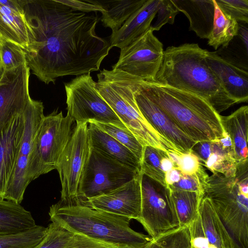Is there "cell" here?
<instances>
[{
	"mask_svg": "<svg viewBox=\"0 0 248 248\" xmlns=\"http://www.w3.org/2000/svg\"><path fill=\"white\" fill-rule=\"evenodd\" d=\"M181 175L180 171L174 168L166 172L165 174L166 186H170L178 182L180 179Z\"/></svg>",
	"mask_w": 248,
	"mask_h": 248,
	"instance_id": "7bdbcfd3",
	"label": "cell"
},
{
	"mask_svg": "<svg viewBox=\"0 0 248 248\" xmlns=\"http://www.w3.org/2000/svg\"><path fill=\"white\" fill-rule=\"evenodd\" d=\"M179 12L171 0H159L157 11V19L150 28L153 31H158L167 23L173 24Z\"/></svg>",
	"mask_w": 248,
	"mask_h": 248,
	"instance_id": "74e56055",
	"label": "cell"
},
{
	"mask_svg": "<svg viewBox=\"0 0 248 248\" xmlns=\"http://www.w3.org/2000/svg\"><path fill=\"white\" fill-rule=\"evenodd\" d=\"M64 248H116L104 243L78 234Z\"/></svg>",
	"mask_w": 248,
	"mask_h": 248,
	"instance_id": "ab89813d",
	"label": "cell"
},
{
	"mask_svg": "<svg viewBox=\"0 0 248 248\" xmlns=\"http://www.w3.org/2000/svg\"><path fill=\"white\" fill-rule=\"evenodd\" d=\"M139 82L134 95L136 105L142 116L176 151L181 154L191 152L196 142L183 132L158 106L138 90Z\"/></svg>",
	"mask_w": 248,
	"mask_h": 248,
	"instance_id": "2e32d148",
	"label": "cell"
},
{
	"mask_svg": "<svg viewBox=\"0 0 248 248\" xmlns=\"http://www.w3.org/2000/svg\"><path fill=\"white\" fill-rule=\"evenodd\" d=\"M47 227L37 225L28 231L0 235V248H36L42 241Z\"/></svg>",
	"mask_w": 248,
	"mask_h": 248,
	"instance_id": "f1b7e54d",
	"label": "cell"
},
{
	"mask_svg": "<svg viewBox=\"0 0 248 248\" xmlns=\"http://www.w3.org/2000/svg\"><path fill=\"white\" fill-rule=\"evenodd\" d=\"M160 165L161 169L165 173L174 168L173 163L168 156H165L162 158Z\"/></svg>",
	"mask_w": 248,
	"mask_h": 248,
	"instance_id": "7dc6e473",
	"label": "cell"
},
{
	"mask_svg": "<svg viewBox=\"0 0 248 248\" xmlns=\"http://www.w3.org/2000/svg\"><path fill=\"white\" fill-rule=\"evenodd\" d=\"M168 157L173 163L174 168L178 169L181 162V155L174 150H170L167 152Z\"/></svg>",
	"mask_w": 248,
	"mask_h": 248,
	"instance_id": "f6af8a7d",
	"label": "cell"
},
{
	"mask_svg": "<svg viewBox=\"0 0 248 248\" xmlns=\"http://www.w3.org/2000/svg\"><path fill=\"white\" fill-rule=\"evenodd\" d=\"M97 77L95 90L143 146H150L166 152L176 151L151 126L138 108L134 93L141 79L115 69H104Z\"/></svg>",
	"mask_w": 248,
	"mask_h": 248,
	"instance_id": "5b68a950",
	"label": "cell"
},
{
	"mask_svg": "<svg viewBox=\"0 0 248 248\" xmlns=\"http://www.w3.org/2000/svg\"><path fill=\"white\" fill-rule=\"evenodd\" d=\"M206 51L194 43L167 47L155 82L195 94L219 114L236 103L208 65Z\"/></svg>",
	"mask_w": 248,
	"mask_h": 248,
	"instance_id": "7a4b0ae2",
	"label": "cell"
},
{
	"mask_svg": "<svg viewBox=\"0 0 248 248\" xmlns=\"http://www.w3.org/2000/svg\"><path fill=\"white\" fill-rule=\"evenodd\" d=\"M47 228L45 237L36 248H64L75 235L55 222H51Z\"/></svg>",
	"mask_w": 248,
	"mask_h": 248,
	"instance_id": "e575fe53",
	"label": "cell"
},
{
	"mask_svg": "<svg viewBox=\"0 0 248 248\" xmlns=\"http://www.w3.org/2000/svg\"><path fill=\"white\" fill-rule=\"evenodd\" d=\"M237 163L234 158L222 149L217 140L212 141V153L202 165L213 173L226 177L235 176Z\"/></svg>",
	"mask_w": 248,
	"mask_h": 248,
	"instance_id": "4dcf8cb0",
	"label": "cell"
},
{
	"mask_svg": "<svg viewBox=\"0 0 248 248\" xmlns=\"http://www.w3.org/2000/svg\"><path fill=\"white\" fill-rule=\"evenodd\" d=\"M215 15L213 29L208 39V44L215 50L219 46L227 47L230 41L237 35L238 23L223 12L213 0Z\"/></svg>",
	"mask_w": 248,
	"mask_h": 248,
	"instance_id": "4316f807",
	"label": "cell"
},
{
	"mask_svg": "<svg viewBox=\"0 0 248 248\" xmlns=\"http://www.w3.org/2000/svg\"><path fill=\"white\" fill-rule=\"evenodd\" d=\"M41 101L31 99L23 114L24 129L16 164L8 181L4 200L20 204L26 188L31 182L28 166L37 132L45 117Z\"/></svg>",
	"mask_w": 248,
	"mask_h": 248,
	"instance_id": "7c38bea8",
	"label": "cell"
},
{
	"mask_svg": "<svg viewBox=\"0 0 248 248\" xmlns=\"http://www.w3.org/2000/svg\"><path fill=\"white\" fill-rule=\"evenodd\" d=\"M179 12L189 21L190 31L202 39H208L213 27L215 5L213 0H171Z\"/></svg>",
	"mask_w": 248,
	"mask_h": 248,
	"instance_id": "7402d4cb",
	"label": "cell"
},
{
	"mask_svg": "<svg viewBox=\"0 0 248 248\" xmlns=\"http://www.w3.org/2000/svg\"><path fill=\"white\" fill-rule=\"evenodd\" d=\"M89 123H93L128 148L140 161L144 146L129 129L122 128L111 124L95 122Z\"/></svg>",
	"mask_w": 248,
	"mask_h": 248,
	"instance_id": "d6a6232c",
	"label": "cell"
},
{
	"mask_svg": "<svg viewBox=\"0 0 248 248\" xmlns=\"http://www.w3.org/2000/svg\"><path fill=\"white\" fill-rule=\"evenodd\" d=\"M0 38H1V37L0 36V39H1Z\"/></svg>",
	"mask_w": 248,
	"mask_h": 248,
	"instance_id": "681fc988",
	"label": "cell"
},
{
	"mask_svg": "<svg viewBox=\"0 0 248 248\" xmlns=\"http://www.w3.org/2000/svg\"><path fill=\"white\" fill-rule=\"evenodd\" d=\"M28 33L24 48L33 74L48 84L59 77L98 71L111 47L99 37L98 17L57 0H19Z\"/></svg>",
	"mask_w": 248,
	"mask_h": 248,
	"instance_id": "6da1fadb",
	"label": "cell"
},
{
	"mask_svg": "<svg viewBox=\"0 0 248 248\" xmlns=\"http://www.w3.org/2000/svg\"><path fill=\"white\" fill-rule=\"evenodd\" d=\"M95 84L90 73L77 76L64 84L67 115L76 123L95 122L128 129L96 91Z\"/></svg>",
	"mask_w": 248,
	"mask_h": 248,
	"instance_id": "ba28073f",
	"label": "cell"
},
{
	"mask_svg": "<svg viewBox=\"0 0 248 248\" xmlns=\"http://www.w3.org/2000/svg\"><path fill=\"white\" fill-rule=\"evenodd\" d=\"M223 12L237 22L248 23V0H215Z\"/></svg>",
	"mask_w": 248,
	"mask_h": 248,
	"instance_id": "8d00e7d4",
	"label": "cell"
},
{
	"mask_svg": "<svg viewBox=\"0 0 248 248\" xmlns=\"http://www.w3.org/2000/svg\"><path fill=\"white\" fill-rule=\"evenodd\" d=\"M141 209L137 220L151 238L179 226L169 189L141 173Z\"/></svg>",
	"mask_w": 248,
	"mask_h": 248,
	"instance_id": "30bf717a",
	"label": "cell"
},
{
	"mask_svg": "<svg viewBox=\"0 0 248 248\" xmlns=\"http://www.w3.org/2000/svg\"><path fill=\"white\" fill-rule=\"evenodd\" d=\"M0 3L16 12L24 14L19 0H0Z\"/></svg>",
	"mask_w": 248,
	"mask_h": 248,
	"instance_id": "ee69618b",
	"label": "cell"
},
{
	"mask_svg": "<svg viewBox=\"0 0 248 248\" xmlns=\"http://www.w3.org/2000/svg\"><path fill=\"white\" fill-rule=\"evenodd\" d=\"M204 196L210 200L237 248H248V163L237 165L235 176H208Z\"/></svg>",
	"mask_w": 248,
	"mask_h": 248,
	"instance_id": "8992f818",
	"label": "cell"
},
{
	"mask_svg": "<svg viewBox=\"0 0 248 248\" xmlns=\"http://www.w3.org/2000/svg\"><path fill=\"white\" fill-rule=\"evenodd\" d=\"M209 175L202 164L194 174L185 175L181 173L180 180L172 185L167 186L171 188L195 192L204 196V191Z\"/></svg>",
	"mask_w": 248,
	"mask_h": 248,
	"instance_id": "d590c367",
	"label": "cell"
},
{
	"mask_svg": "<svg viewBox=\"0 0 248 248\" xmlns=\"http://www.w3.org/2000/svg\"><path fill=\"white\" fill-rule=\"evenodd\" d=\"M74 121L62 112L45 116L35 138L28 166L30 181L56 169L73 132Z\"/></svg>",
	"mask_w": 248,
	"mask_h": 248,
	"instance_id": "52a82bcc",
	"label": "cell"
},
{
	"mask_svg": "<svg viewBox=\"0 0 248 248\" xmlns=\"http://www.w3.org/2000/svg\"><path fill=\"white\" fill-rule=\"evenodd\" d=\"M191 152L199 158L203 165L212 153V141H202L196 142Z\"/></svg>",
	"mask_w": 248,
	"mask_h": 248,
	"instance_id": "b9f144b4",
	"label": "cell"
},
{
	"mask_svg": "<svg viewBox=\"0 0 248 248\" xmlns=\"http://www.w3.org/2000/svg\"><path fill=\"white\" fill-rule=\"evenodd\" d=\"M140 175L107 194L81 201L92 208L137 220L141 209Z\"/></svg>",
	"mask_w": 248,
	"mask_h": 248,
	"instance_id": "9a60e30c",
	"label": "cell"
},
{
	"mask_svg": "<svg viewBox=\"0 0 248 248\" xmlns=\"http://www.w3.org/2000/svg\"><path fill=\"white\" fill-rule=\"evenodd\" d=\"M0 36L17 44L23 49L28 43V33L24 14L0 3Z\"/></svg>",
	"mask_w": 248,
	"mask_h": 248,
	"instance_id": "484cf974",
	"label": "cell"
},
{
	"mask_svg": "<svg viewBox=\"0 0 248 248\" xmlns=\"http://www.w3.org/2000/svg\"><path fill=\"white\" fill-rule=\"evenodd\" d=\"M88 132L92 149L113 161L140 172V161L128 148L92 123Z\"/></svg>",
	"mask_w": 248,
	"mask_h": 248,
	"instance_id": "44dd1931",
	"label": "cell"
},
{
	"mask_svg": "<svg viewBox=\"0 0 248 248\" xmlns=\"http://www.w3.org/2000/svg\"><path fill=\"white\" fill-rule=\"evenodd\" d=\"M140 173L92 148L79 181L78 199L84 201L107 194L128 182Z\"/></svg>",
	"mask_w": 248,
	"mask_h": 248,
	"instance_id": "9c48e42d",
	"label": "cell"
},
{
	"mask_svg": "<svg viewBox=\"0 0 248 248\" xmlns=\"http://www.w3.org/2000/svg\"><path fill=\"white\" fill-rule=\"evenodd\" d=\"M24 129L23 112L14 116L0 132V199L4 200L19 152Z\"/></svg>",
	"mask_w": 248,
	"mask_h": 248,
	"instance_id": "ac0fdd59",
	"label": "cell"
},
{
	"mask_svg": "<svg viewBox=\"0 0 248 248\" xmlns=\"http://www.w3.org/2000/svg\"><path fill=\"white\" fill-rule=\"evenodd\" d=\"M166 186L170 192L179 226H188L197 217L203 196L195 192L176 189Z\"/></svg>",
	"mask_w": 248,
	"mask_h": 248,
	"instance_id": "83f0119b",
	"label": "cell"
},
{
	"mask_svg": "<svg viewBox=\"0 0 248 248\" xmlns=\"http://www.w3.org/2000/svg\"><path fill=\"white\" fill-rule=\"evenodd\" d=\"M30 76L26 63L4 71L0 80V132L14 116L23 112L31 98Z\"/></svg>",
	"mask_w": 248,
	"mask_h": 248,
	"instance_id": "5bb4252c",
	"label": "cell"
},
{
	"mask_svg": "<svg viewBox=\"0 0 248 248\" xmlns=\"http://www.w3.org/2000/svg\"><path fill=\"white\" fill-rule=\"evenodd\" d=\"M150 28L127 46L121 49L112 66L146 81H155L164 55L162 43Z\"/></svg>",
	"mask_w": 248,
	"mask_h": 248,
	"instance_id": "4fadbf2b",
	"label": "cell"
},
{
	"mask_svg": "<svg viewBox=\"0 0 248 248\" xmlns=\"http://www.w3.org/2000/svg\"><path fill=\"white\" fill-rule=\"evenodd\" d=\"M239 34L245 46L246 53L248 54V28L244 25L238 23L237 35Z\"/></svg>",
	"mask_w": 248,
	"mask_h": 248,
	"instance_id": "bcb514c9",
	"label": "cell"
},
{
	"mask_svg": "<svg viewBox=\"0 0 248 248\" xmlns=\"http://www.w3.org/2000/svg\"><path fill=\"white\" fill-rule=\"evenodd\" d=\"M198 157L192 152L181 154V162L179 170L185 175H191L195 173L201 165Z\"/></svg>",
	"mask_w": 248,
	"mask_h": 248,
	"instance_id": "f35d334b",
	"label": "cell"
},
{
	"mask_svg": "<svg viewBox=\"0 0 248 248\" xmlns=\"http://www.w3.org/2000/svg\"><path fill=\"white\" fill-rule=\"evenodd\" d=\"M206 62L224 89L237 103L248 100V73L216 52L206 51Z\"/></svg>",
	"mask_w": 248,
	"mask_h": 248,
	"instance_id": "e0dca14e",
	"label": "cell"
},
{
	"mask_svg": "<svg viewBox=\"0 0 248 248\" xmlns=\"http://www.w3.org/2000/svg\"><path fill=\"white\" fill-rule=\"evenodd\" d=\"M225 132L230 137L237 163L248 159V107L242 106L227 116L220 115Z\"/></svg>",
	"mask_w": 248,
	"mask_h": 248,
	"instance_id": "603a6c76",
	"label": "cell"
},
{
	"mask_svg": "<svg viewBox=\"0 0 248 248\" xmlns=\"http://www.w3.org/2000/svg\"><path fill=\"white\" fill-rule=\"evenodd\" d=\"M0 57L4 71L16 68L26 63L23 48L11 41L0 38Z\"/></svg>",
	"mask_w": 248,
	"mask_h": 248,
	"instance_id": "836d02e7",
	"label": "cell"
},
{
	"mask_svg": "<svg viewBox=\"0 0 248 248\" xmlns=\"http://www.w3.org/2000/svg\"><path fill=\"white\" fill-rule=\"evenodd\" d=\"M62 4L69 6L73 10L83 13L102 12L104 9L101 6L92 2L90 0L84 1L77 0H57Z\"/></svg>",
	"mask_w": 248,
	"mask_h": 248,
	"instance_id": "60d3db41",
	"label": "cell"
},
{
	"mask_svg": "<svg viewBox=\"0 0 248 248\" xmlns=\"http://www.w3.org/2000/svg\"><path fill=\"white\" fill-rule=\"evenodd\" d=\"M143 248H191L188 226H179L151 238Z\"/></svg>",
	"mask_w": 248,
	"mask_h": 248,
	"instance_id": "f546056e",
	"label": "cell"
},
{
	"mask_svg": "<svg viewBox=\"0 0 248 248\" xmlns=\"http://www.w3.org/2000/svg\"><path fill=\"white\" fill-rule=\"evenodd\" d=\"M168 156L167 152L150 146L143 147L140 160V173L154 179L166 186L165 180V173L162 171L160 162L162 158Z\"/></svg>",
	"mask_w": 248,
	"mask_h": 248,
	"instance_id": "1f68e13d",
	"label": "cell"
},
{
	"mask_svg": "<svg viewBox=\"0 0 248 248\" xmlns=\"http://www.w3.org/2000/svg\"><path fill=\"white\" fill-rule=\"evenodd\" d=\"M138 89L194 142L213 141L225 134L220 115L203 98L155 81L140 80Z\"/></svg>",
	"mask_w": 248,
	"mask_h": 248,
	"instance_id": "3957f363",
	"label": "cell"
},
{
	"mask_svg": "<svg viewBox=\"0 0 248 248\" xmlns=\"http://www.w3.org/2000/svg\"><path fill=\"white\" fill-rule=\"evenodd\" d=\"M90 0L104 9L101 12V21L104 27L111 29L112 32H114L147 0Z\"/></svg>",
	"mask_w": 248,
	"mask_h": 248,
	"instance_id": "d4e9b609",
	"label": "cell"
},
{
	"mask_svg": "<svg viewBox=\"0 0 248 248\" xmlns=\"http://www.w3.org/2000/svg\"><path fill=\"white\" fill-rule=\"evenodd\" d=\"M48 214L51 222L70 232L116 248H143L151 239L133 230L130 219L92 208L80 200L60 201L50 207Z\"/></svg>",
	"mask_w": 248,
	"mask_h": 248,
	"instance_id": "277c9868",
	"label": "cell"
},
{
	"mask_svg": "<svg viewBox=\"0 0 248 248\" xmlns=\"http://www.w3.org/2000/svg\"><path fill=\"white\" fill-rule=\"evenodd\" d=\"M36 225L31 213L20 204L0 199V235L23 232Z\"/></svg>",
	"mask_w": 248,
	"mask_h": 248,
	"instance_id": "cb8c5ba5",
	"label": "cell"
},
{
	"mask_svg": "<svg viewBox=\"0 0 248 248\" xmlns=\"http://www.w3.org/2000/svg\"><path fill=\"white\" fill-rule=\"evenodd\" d=\"M4 72V70L3 68V66H2L1 62L0 57V80L2 77Z\"/></svg>",
	"mask_w": 248,
	"mask_h": 248,
	"instance_id": "c3c4849f",
	"label": "cell"
},
{
	"mask_svg": "<svg viewBox=\"0 0 248 248\" xmlns=\"http://www.w3.org/2000/svg\"><path fill=\"white\" fill-rule=\"evenodd\" d=\"M198 239L203 248H237L210 200L203 196L199 208Z\"/></svg>",
	"mask_w": 248,
	"mask_h": 248,
	"instance_id": "d6986e66",
	"label": "cell"
},
{
	"mask_svg": "<svg viewBox=\"0 0 248 248\" xmlns=\"http://www.w3.org/2000/svg\"><path fill=\"white\" fill-rule=\"evenodd\" d=\"M91 150L88 123H76L56 168L62 184L61 201L78 200L79 181Z\"/></svg>",
	"mask_w": 248,
	"mask_h": 248,
	"instance_id": "8fae6325",
	"label": "cell"
},
{
	"mask_svg": "<svg viewBox=\"0 0 248 248\" xmlns=\"http://www.w3.org/2000/svg\"><path fill=\"white\" fill-rule=\"evenodd\" d=\"M159 0H147L116 32H112L109 44L111 48L124 47L150 28L157 14Z\"/></svg>",
	"mask_w": 248,
	"mask_h": 248,
	"instance_id": "ffe728a7",
	"label": "cell"
}]
</instances>
